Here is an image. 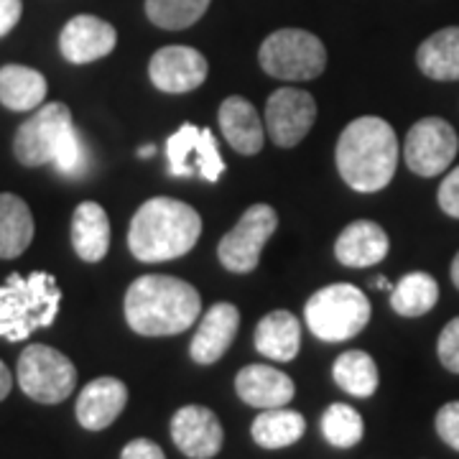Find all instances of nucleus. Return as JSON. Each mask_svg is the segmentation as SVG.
I'll list each match as a JSON object with an SVG mask.
<instances>
[{"label": "nucleus", "instance_id": "obj_1", "mask_svg": "<svg viewBox=\"0 0 459 459\" xmlns=\"http://www.w3.org/2000/svg\"><path fill=\"white\" fill-rule=\"evenodd\" d=\"M202 312L199 291L174 276H141L126 294V322L143 337H171L192 327Z\"/></svg>", "mask_w": 459, "mask_h": 459}, {"label": "nucleus", "instance_id": "obj_2", "mask_svg": "<svg viewBox=\"0 0 459 459\" xmlns=\"http://www.w3.org/2000/svg\"><path fill=\"white\" fill-rule=\"evenodd\" d=\"M401 146L391 123L365 115L352 120L337 141V169L355 192H380L395 174Z\"/></svg>", "mask_w": 459, "mask_h": 459}, {"label": "nucleus", "instance_id": "obj_3", "mask_svg": "<svg viewBox=\"0 0 459 459\" xmlns=\"http://www.w3.org/2000/svg\"><path fill=\"white\" fill-rule=\"evenodd\" d=\"M202 235V217L186 202L153 197L138 207L128 230V247L143 263H164L186 255Z\"/></svg>", "mask_w": 459, "mask_h": 459}, {"label": "nucleus", "instance_id": "obj_4", "mask_svg": "<svg viewBox=\"0 0 459 459\" xmlns=\"http://www.w3.org/2000/svg\"><path fill=\"white\" fill-rule=\"evenodd\" d=\"M13 153L23 166L51 164L66 177H80L87 166V148L65 102H51L39 108L18 128Z\"/></svg>", "mask_w": 459, "mask_h": 459}, {"label": "nucleus", "instance_id": "obj_5", "mask_svg": "<svg viewBox=\"0 0 459 459\" xmlns=\"http://www.w3.org/2000/svg\"><path fill=\"white\" fill-rule=\"evenodd\" d=\"M62 304L59 283L51 273L8 276L0 286V337L21 342L36 329L51 327Z\"/></svg>", "mask_w": 459, "mask_h": 459}, {"label": "nucleus", "instance_id": "obj_6", "mask_svg": "<svg viewBox=\"0 0 459 459\" xmlns=\"http://www.w3.org/2000/svg\"><path fill=\"white\" fill-rule=\"evenodd\" d=\"M370 299L352 283H332L319 289L304 307L307 327L316 340L344 342L358 337L370 322Z\"/></svg>", "mask_w": 459, "mask_h": 459}, {"label": "nucleus", "instance_id": "obj_7", "mask_svg": "<svg viewBox=\"0 0 459 459\" xmlns=\"http://www.w3.org/2000/svg\"><path fill=\"white\" fill-rule=\"evenodd\" d=\"M258 59L265 74L289 82H307L325 72L327 49L304 29H281L261 44Z\"/></svg>", "mask_w": 459, "mask_h": 459}, {"label": "nucleus", "instance_id": "obj_8", "mask_svg": "<svg viewBox=\"0 0 459 459\" xmlns=\"http://www.w3.org/2000/svg\"><path fill=\"white\" fill-rule=\"evenodd\" d=\"M18 385L36 403H62L77 385V370L65 352L49 344H29L18 358Z\"/></svg>", "mask_w": 459, "mask_h": 459}, {"label": "nucleus", "instance_id": "obj_9", "mask_svg": "<svg viewBox=\"0 0 459 459\" xmlns=\"http://www.w3.org/2000/svg\"><path fill=\"white\" fill-rule=\"evenodd\" d=\"M279 228V214L271 204L247 207L238 225L220 240L217 258L232 273H250L261 261V253Z\"/></svg>", "mask_w": 459, "mask_h": 459}, {"label": "nucleus", "instance_id": "obj_10", "mask_svg": "<svg viewBox=\"0 0 459 459\" xmlns=\"http://www.w3.org/2000/svg\"><path fill=\"white\" fill-rule=\"evenodd\" d=\"M166 159L171 177H199L214 184L225 174V159L220 156L214 133L192 123H184L174 135H169Z\"/></svg>", "mask_w": 459, "mask_h": 459}, {"label": "nucleus", "instance_id": "obj_11", "mask_svg": "<svg viewBox=\"0 0 459 459\" xmlns=\"http://www.w3.org/2000/svg\"><path fill=\"white\" fill-rule=\"evenodd\" d=\"M459 151V138L455 128L442 117H424L413 123L406 135L403 159L413 174L419 177H439L444 174Z\"/></svg>", "mask_w": 459, "mask_h": 459}, {"label": "nucleus", "instance_id": "obj_12", "mask_svg": "<svg viewBox=\"0 0 459 459\" xmlns=\"http://www.w3.org/2000/svg\"><path fill=\"white\" fill-rule=\"evenodd\" d=\"M316 120V100L307 90L281 87L265 102V128L281 148H294L307 138Z\"/></svg>", "mask_w": 459, "mask_h": 459}, {"label": "nucleus", "instance_id": "obj_13", "mask_svg": "<svg viewBox=\"0 0 459 459\" xmlns=\"http://www.w3.org/2000/svg\"><path fill=\"white\" fill-rule=\"evenodd\" d=\"M207 72L210 66L202 51L181 44L159 49L148 62V77L153 87L169 95H181L202 87V82L207 80Z\"/></svg>", "mask_w": 459, "mask_h": 459}, {"label": "nucleus", "instance_id": "obj_14", "mask_svg": "<svg viewBox=\"0 0 459 459\" xmlns=\"http://www.w3.org/2000/svg\"><path fill=\"white\" fill-rule=\"evenodd\" d=\"M171 439L189 459H212L225 442L220 419L204 406H184L171 419Z\"/></svg>", "mask_w": 459, "mask_h": 459}, {"label": "nucleus", "instance_id": "obj_15", "mask_svg": "<svg viewBox=\"0 0 459 459\" xmlns=\"http://www.w3.org/2000/svg\"><path fill=\"white\" fill-rule=\"evenodd\" d=\"M117 44L115 29L98 16H74L59 36V51L72 65H90L108 56Z\"/></svg>", "mask_w": 459, "mask_h": 459}, {"label": "nucleus", "instance_id": "obj_16", "mask_svg": "<svg viewBox=\"0 0 459 459\" xmlns=\"http://www.w3.org/2000/svg\"><path fill=\"white\" fill-rule=\"evenodd\" d=\"M128 403V388L117 377H95L77 398V421L87 431H102L113 424Z\"/></svg>", "mask_w": 459, "mask_h": 459}, {"label": "nucleus", "instance_id": "obj_17", "mask_svg": "<svg viewBox=\"0 0 459 459\" xmlns=\"http://www.w3.org/2000/svg\"><path fill=\"white\" fill-rule=\"evenodd\" d=\"M240 327V312L235 304H214L210 312L202 316L197 332L189 344V355L199 365H212L230 350V344Z\"/></svg>", "mask_w": 459, "mask_h": 459}, {"label": "nucleus", "instance_id": "obj_18", "mask_svg": "<svg viewBox=\"0 0 459 459\" xmlns=\"http://www.w3.org/2000/svg\"><path fill=\"white\" fill-rule=\"evenodd\" d=\"M235 391L253 409H281L289 406L296 385L286 373L268 365H247L235 377Z\"/></svg>", "mask_w": 459, "mask_h": 459}, {"label": "nucleus", "instance_id": "obj_19", "mask_svg": "<svg viewBox=\"0 0 459 459\" xmlns=\"http://www.w3.org/2000/svg\"><path fill=\"white\" fill-rule=\"evenodd\" d=\"M391 240L388 232L373 220H358L340 232L334 243L337 261L347 268H370L388 255Z\"/></svg>", "mask_w": 459, "mask_h": 459}, {"label": "nucleus", "instance_id": "obj_20", "mask_svg": "<svg viewBox=\"0 0 459 459\" xmlns=\"http://www.w3.org/2000/svg\"><path fill=\"white\" fill-rule=\"evenodd\" d=\"M220 128L230 146L243 156H255L263 148V120L253 102L232 95L220 105Z\"/></svg>", "mask_w": 459, "mask_h": 459}, {"label": "nucleus", "instance_id": "obj_21", "mask_svg": "<svg viewBox=\"0 0 459 459\" xmlns=\"http://www.w3.org/2000/svg\"><path fill=\"white\" fill-rule=\"evenodd\" d=\"M72 246L84 263H100L110 247V220L98 202H82L72 217Z\"/></svg>", "mask_w": 459, "mask_h": 459}, {"label": "nucleus", "instance_id": "obj_22", "mask_svg": "<svg viewBox=\"0 0 459 459\" xmlns=\"http://www.w3.org/2000/svg\"><path fill=\"white\" fill-rule=\"evenodd\" d=\"M258 352L276 362H291L301 347V322L286 309L265 314L255 327Z\"/></svg>", "mask_w": 459, "mask_h": 459}, {"label": "nucleus", "instance_id": "obj_23", "mask_svg": "<svg viewBox=\"0 0 459 459\" xmlns=\"http://www.w3.org/2000/svg\"><path fill=\"white\" fill-rule=\"evenodd\" d=\"M416 65L429 80H459V26H449L429 36L416 51Z\"/></svg>", "mask_w": 459, "mask_h": 459}, {"label": "nucleus", "instance_id": "obj_24", "mask_svg": "<svg viewBox=\"0 0 459 459\" xmlns=\"http://www.w3.org/2000/svg\"><path fill=\"white\" fill-rule=\"evenodd\" d=\"M47 98V80L41 72L23 65H5L0 69V102L8 110L26 113L39 108Z\"/></svg>", "mask_w": 459, "mask_h": 459}, {"label": "nucleus", "instance_id": "obj_25", "mask_svg": "<svg viewBox=\"0 0 459 459\" xmlns=\"http://www.w3.org/2000/svg\"><path fill=\"white\" fill-rule=\"evenodd\" d=\"M33 240V214L16 195H0V258L13 261Z\"/></svg>", "mask_w": 459, "mask_h": 459}, {"label": "nucleus", "instance_id": "obj_26", "mask_svg": "<svg viewBox=\"0 0 459 459\" xmlns=\"http://www.w3.org/2000/svg\"><path fill=\"white\" fill-rule=\"evenodd\" d=\"M304 431H307L304 416L299 411L281 406V409L261 411L250 427V437L263 449H283L299 442Z\"/></svg>", "mask_w": 459, "mask_h": 459}, {"label": "nucleus", "instance_id": "obj_27", "mask_svg": "<svg viewBox=\"0 0 459 459\" xmlns=\"http://www.w3.org/2000/svg\"><path fill=\"white\" fill-rule=\"evenodd\" d=\"M332 377H334V383L342 388L344 394L355 395V398H370L377 391V383H380L376 360L368 352H362V350H347V352H342L334 360Z\"/></svg>", "mask_w": 459, "mask_h": 459}, {"label": "nucleus", "instance_id": "obj_28", "mask_svg": "<svg viewBox=\"0 0 459 459\" xmlns=\"http://www.w3.org/2000/svg\"><path fill=\"white\" fill-rule=\"evenodd\" d=\"M439 301V283L424 271H413L398 281L391 291V307L401 316H421Z\"/></svg>", "mask_w": 459, "mask_h": 459}, {"label": "nucleus", "instance_id": "obj_29", "mask_svg": "<svg viewBox=\"0 0 459 459\" xmlns=\"http://www.w3.org/2000/svg\"><path fill=\"white\" fill-rule=\"evenodd\" d=\"M210 0H146V16L151 23L166 31H181L195 26L207 13Z\"/></svg>", "mask_w": 459, "mask_h": 459}, {"label": "nucleus", "instance_id": "obj_30", "mask_svg": "<svg viewBox=\"0 0 459 459\" xmlns=\"http://www.w3.org/2000/svg\"><path fill=\"white\" fill-rule=\"evenodd\" d=\"M322 434L332 446L337 449H350L355 444H360L365 434L362 416L347 403H332L325 416H322Z\"/></svg>", "mask_w": 459, "mask_h": 459}, {"label": "nucleus", "instance_id": "obj_31", "mask_svg": "<svg viewBox=\"0 0 459 459\" xmlns=\"http://www.w3.org/2000/svg\"><path fill=\"white\" fill-rule=\"evenodd\" d=\"M437 352H439V362L444 368L449 373L459 376V316L442 329L439 342H437Z\"/></svg>", "mask_w": 459, "mask_h": 459}, {"label": "nucleus", "instance_id": "obj_32", "mask_svg": "<svg viewBox=\"0 0 459 459\" xmlns=\"http://www.w3.org/2000/svg\"><path fill=\"white\" fill-rule=\"evenodd\" d=\"M437 434L446 446L459 452V401H452L437 413Z\"/></svg>", "mask_w": 459, "mask_h": 459}, {"label": "nucleus", "instance_id": "obj_33", "mask_svg": "<svg viewBox=\"0 0 459 459\" xmlns=\"http://www.w3.org/2000/svg\"><path fill=\"white\" fill-rule=\"evenodd\" d=\"M439 207L449 217L459 220V166L444 177L442 186H439Z\"/></svg>", "mask_w": 459, "mask_h": 459}, {"label": "nucleus", "instance_id": "obj_34", "mask_svg": "<svg viewBox=\"0 0 459 459\" xmlns=\"http://www.w3.org/2000/svg\"><path fill=\"white\" fill-rule=\"evenodd\" d=\"M120 459H166L164 449L151 439H133L123 446Z\"/></svg>", "mask_w": 459, "mask_h": 459}, {"label": "nucleus", "instance_id": "obj_35", "mask_svg": "<svg viewBox=\"0 0 459 459\" xmlns=\"http://www.w3.org/2000/svg\"><path fill=\"white\" fill-rule=\"evenodd\" d=\"M21 13H23L21 0H0V39L16 29Z\"/></svg>", "mask_w": 459, "mask_h": 459}, {"label": "nucleus", "instance_id": "obj_36", "mask_svg": "<svg viewBox=\"0 0 459 459\" xmlns=\"http://www.w3.org/2000/svg\"><path fill=\"white\" fill-rule=\"evenodd\" d=\"M11 388H13V376H11L8 365L0 360V401H5V398H8Z\"/></svg>", "mask_w": 459, "mask_h": 459}, {"label": "nucleus", "instance_id": "obj_37", "mask_svg": "<svg viewBox=\"0 0 459 459\" xmlns=\"http://www.w3.org/2000/svg\"><path fill=\"white\" fill-rule=\"evenodd\" d=\"M452 281H455V286L459 289V253L455 255V261H452Z\"/></svg>", "mask_w": 459, "mask_h": 459}, {"label": "nucleus", "instance_id": "obj_38", "mask_svg": "<svg viewBox=\"0 0 459 459\" xmlns=\"http://www.w3.org/2000/svg\"><path fill=\"white\" fill-rule=\"evenodd\" d=\"M373 286L383 289V291H394V283H391L388 279H376V281H373Z\"/></svg>", "mask_w": 459, "mask_h": 459}, {"label": "nucleus", "instance_id": "obj_39", "mask_svg": "<svg viewBox=\"0 0 459 459\" xmlns=\"http://www.w3.org/2000/svg\"><path fill=\"white\" fill-rule=\"evenodd\" d=\"M138 156H143V159H148V156H153V146H146V148H143V151H141V153H138Z\"/></svg>", "mask_w": 459, "mask_h": 459}]
</instances>
